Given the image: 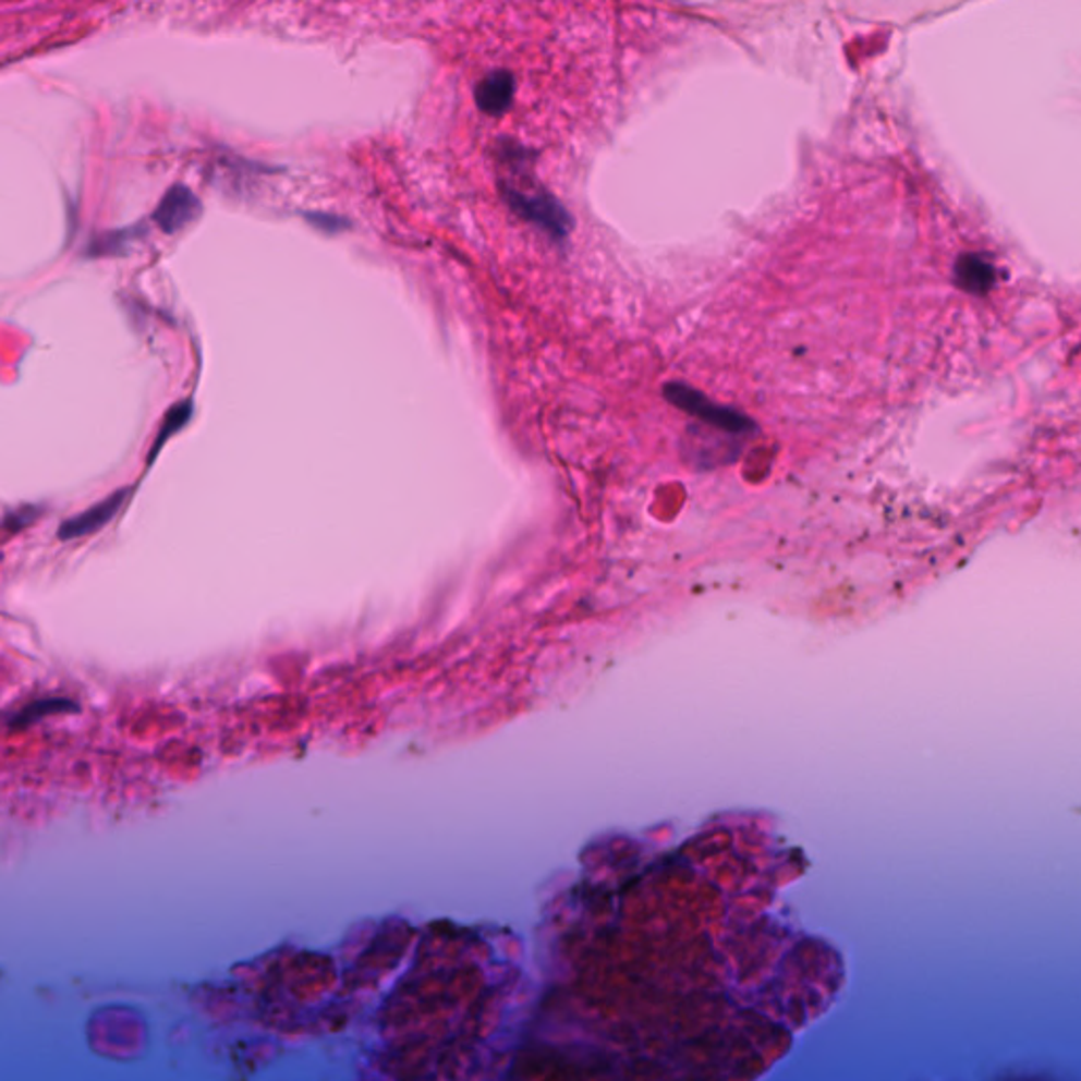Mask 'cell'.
I'll return each mask as SVG.
<instances>
[{"label":"cell","mask_w":1081,"mask_h":1081,"mask_svg":"<svg viewBox=\"0 0 1081 1081\" xmlns=\"http://www.w3.org/2000/svg\"><path fill=\"white\" fill-rule=\"evenodd\" d=\"M199 214H202V203L197 199V195L191 189L178 184L166 193V197L153 214V220L163 233H178L180 229L191 224Z\"/></svg>","instance_id":"3957f363"},{"label":"cell","mask_w":1081,"mask_h":1081,"mask_svg":"<svg viewBox=\"0 0 1081 1081\" xmlns=\"http://www.w3.org/2000/svg\"><path fill=\"white\" fill-rule=\"evenodd\" d=\"M507 199L513 205V209H518L524 218L539 224L540 229H545L547 233H551L554 236H567L569 233V229H571L569 214L560 207V203L551 199L549 195H545V193L529 195V193H520V191H509Z\"/></svg>","instance_id":"6da1fadb"},{"label":"cell","mask_w":1081,"mask_h":1081,"mask_svg":"<svg viewBox=\"0 0 1081 1081\" xmlns=\"http://www.w3.org/2000/svg\"><path fill=\"white\" fill-rule=\"evenodd\" d=\"M666 398H670L678 408L708 421L712 425L720 427V429H727V432H743L748 427V421L743 418L742 414H738L736 410H729V408H720V405L712 404L706 400V396L697 393L695 389H687L682 385H670L666 389Z\"/></svg>","instance_id":"7a4b0ae2"},{"label":"cell","mask_w":1081,"mask_h":1081,"mask_svg":"<svg viewBox=\"0 0 1081 1081\" xmlns=\"http://www.w3.org/2000/svg\"><path fill=\"white\" fill-rule=\"evenodd\" d=\"M959 286L968 292H986L995 283V270L979 256H961L955 267Z\"/></svg>","instance_id":"8992f818"},{"label":"cell","mask_w":1081,"mask_h":1081,"mask_svg":"<svg viewBox=\"0 0 1081 1081\" xmlns=\"http://www.w3.org/2000/svg\"><path fill=\"white\" fill-rule=\"evenodd\" d=\"M475 100L488 114H499L513 100V78L509 72L488 74L475 89Z\"/></svg>","instance_id":"5b68a950"},{"label":"cell","mask_w":1081,"mask_h":1081,"mask_svg":"<svg viewBox=\"0 0 1081 1081\" xmlns=\"http://www.w3.org/2000/svg\"><path fill=\"white\" fill-rule=\"evenodd\" d=\"M70 708V700H47V702H34L33 706L24 709L20 714V722L22 720H34L36 716H45V714H53V712H66Z\"/></svg>","instance_id":"52a82bcc"},{"label":"cell","mask_w":1081,"mask_h":1081,"mask_svg":"<svg viewBox=\"0 0 1081 1081\" xmlns=\"http://www.w3.org/2000/svg\"><path fill=\"white\" fill-rule=\"evenodd\" d=\"M127 495H130V488L117 490L98 506L89 507L87 511L68 520L60 526V539H78L85 535H94L96 531H100L101 526H106L114 518V513L125 503Z\"/></svg>","instance_id":"277c9868"}]
</instances>
